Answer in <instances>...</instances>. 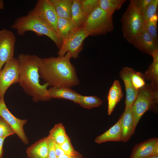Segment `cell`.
Listing matches in <instances>:
<instances>
[{
    "instance_id": "1",
    "label": "cell",
    "mask_w": 158,
    "mask_h": 158,
    "mask_svg": "<svg viewBox=\"0 0 158 158\" xmlns=\"http://www.w3.org/2000/svg\"><path fill=\"white\" fill-rule=\"evenodd\" d=\"M71 54L64 56L38 59L40 77L51 87L72 88L78 85L80 80L76 70L71 62Z\"/></svg>"
},
{
    "instance_id": "2",
    "label": "cell",
    "mask_w": 158,
    "mask_h": 158,
    "mask_svg": "<svg viewBox=\"0 0 158 158\" xmlns=\"http://www.w3.org/2000/svg\"><path fill=\"white\" fill-rule=\"evenodd\" d=\"M39 57L35 55L21 54L18 56L19 83L24 91L32 97L35 102L50 100L47 87L48 85L40 82Z\"/></svg>"
},
{
    "instance_id": "3",
    "label": "cell",
    "mask_w": 158,
    "mask_h": 158,
    "mask_svg": "<svg viewBox=\"0 0 158 158\" xmlns=\"http://www.w3.org/2000/svg\"><path fill=\"white\" fill-rule=\"evenodd\" d=\"M11 28L16 30L17 34L20 36L24 35L29 31L34 32L39 35L46 36L51 39L59 48L62 43L55 30L31 10L26 15L16 18Z\"/></svg>"
},
{
    "instance_id": "4",
    "label": "cell",
    "mask_w": 158,
    "mask_h": 158,
    "mask_svg": "<svg viewBox=\"0 0 158 158\" xmlns=\"http://www.w3.org/2000/svg\"><path fill=\"white\" fill-rule=\"evenodd\" d=\"M158 103V90L153 89L149 84L146 83L139 90L130 107L135 129L141 117L146 111H157Z\"/></svg>"
},
{
    "instance_id": "5",
    "label": "cell",
    "mask_w": 158,
    "mask_h": 158,
    "mask_svg": "<svg viewBox=\"0 0 158 158\" xmlns=\"http://www.w3.org/2000/svg\"><path fill=\"white\" fill-rule=\"evenodd\" d=\"M89 36L105 35L113 31V15L98 6L88 16L81 27Z\"/></svg>"
},
{
    "instance_id": "6",
    "label": "cell",
    "mask_w": 158,
    "mask_h": 158,
    "mask_svg": "<svg viewBox=\"0 0 158 158\" xmlns=\"http://www.w3.org/2000/svg\"><path fill=\"white\" fill-rule=\"evenodd\" d=\"M124 37L131 43L144 28L143 16L133 0H130L128 7L121 19Z\"/></svg>"
},
{
    "instance_id": "7",
    "label": "cell",
    "mask_w": 158,
    "mask_h": 158,
    "mask_svg": "<svg viewBox=\"0 0 158 158\" xmlns=\"http://www.w3.org/2000/svg\"><path fill=\"white\" fill-rule=\"evenodd\" d=\"M88 36L82 27L73 31L62 40L57 52L58 56H63L69 52L72 58H78L83 49V41Z\"/></svg>"
},
{
    "instance_id": "8",
    "label": "cell",
    "mask_w": 158,
    "mask_h": 158,
    "mask_svg": "<svg viewBox=\"0 0 158 158\" xmlns=\"http://www.w3.org/2000/svg\"><path fill=\"white\" fill-rule=\"evenodd\" d=\"M19 79L18 61L14 58L6 63L0 71V97H4L8 88L12 84L18 83Z\"/></svg>"
},
{
    "instance_id": "9",
    "label": "cell",
    "mask_w": 158,
    "mask_h": 158,
    "mask_svg": "<svg viewBox=\"0 0 158 158\" xmlns=\"http://www.w3.org/2000/svg\"><path fill=\"white\" fill-rule=\"evenodd\" d=\"M16 42L11 31L5 29L0 30V71L4 65L14 58Z\"/></svg>"
},
{
    "instance_id": "10",
    "label": "cell",
    "mask_w": 158,
    "mask_h": 158,
    "mask_svg": "<svg viewBox=\"0 0 158 158\" xmlns=\"http://www.w3.org/2000/svg\"><path fill=\"white\" fill-rule=\"evenodd\" d=\"M0 116L10 125L15 134L24 144L28 143V138L23 129V126L27 123V120L20 119L14 116L7 107L4 97H0Z\"/></svg>"
},
{
    "instance_id": "11",
    "label": "cell",
    "mask_w": 158,
    "mask_h": 158,
    "mask_svg": "<svg viewBox=\"0 0 158 158\" xmlns=\"http://www.w3.org/2000/svg\"><path fill=\"white\" fill-rule=\"evenodd\" d=\"M31 10L48 24L56 32L58 17L49 0H38L34 8Z\"/></svg>"
},
{
    "instance_id": "12",
    "label": "cell",
    "mask_w": 158,
    "mask_h": 158,
    "mask_svg": "<svg viewBox=\"0 0 158 158\" xmlns=\"http://www.w3.org/2000/svg\"><path fill=\"white\" fill-rule=\"evenodd\" d=\"M131 44L141 51L151 56L154 50L158 49V44L144 28Z\"/></svg>"
},
{
    "instance_id": "13",
    "label": "cell",
    "mask_w": 158,
    "mask_h": 158,
    "mask_svg": "<svg viewBox=\"0 0 158 158\" xmlns=\"http://www.w3.org/2000/svg\"><path fill=\"white\" fill-rule=\"evenodd\" d=\"M133 69L126 66L122 68L119 76L125 85L126 97L125 104L126 107H131L138 94V91L134 88L131 82V76Z\"/></svg>"
},
{
    "instance_id": "14",
    "label": "cell",
    "mask_w": 158,
    "mask_h": 158,
    "mask_svg": "<svg viewBox=\"0 0 158 158\" xmlns=\"http://www.w3.org/2000/svg\"><path fill=\"white\" fill-rule=\"evenodd\" d=\"M119 120L121 130V141L126 142L129 140L135 130L130 107H125Z\"/></svg>"
},
{
    "instance_id": "15",
    "label": "cell",
    "mask_w": 158,
    "mask_h": 158,
    "mask_svg": "<svg viewBox=\"0 0 158 158\" xmlns=\"http://www.w3.org/2000/svg\"><path fill=\"white\" fill-rule=\"evenodd\" d=\"M157 144L158 138H153L136 145L132 150L130 158H145L152 155Z\"/></svg>"
},
{
    "instance_id": "16",
    "label": "cell",
    "mask_w": 158,
    "mask_h": 158,
    "mask_svg": "<svg viewBox=\"0 0 158 158\" xmlns=\"http://www.w3.org/2000/svg\"><path fill=\"white\" fill-rule=\"evenodd\" d=\"M51 99L58 98L68 100L77 103L78 98L80 94L74 90L66 87H50L48 89Z\"/></svg>"
},
{
    "instance_id": "17",
    "label": "cell",
    "mask_w": 158,
    "mask_h": 158,
    "mask_svg": "<svg viewBox=\"0 0 158 158\" xmlns=\"http://www.w3.org/2000/svg\"><path fill=\"white\" fill-rule=\"evenodd\" d=\"M26 152L28 158H48L47 136L32 144Z\"/></svg>"
},
{
    "instance_id": "18",
    "label": "cell",
    "mask_w": 158,
    "mask_h": 158,
    "mask_svg": "<svg viewBox=\"0 0 158 158\" xmlns=\"http://www.w3.org/2000/svg\"><path fill=\"white\" fill-rule=\"evenodd\" d=\"M123 96V93L120 83L118 80H115L109 90L107 95L108 115L111 114L116 106Z\"/></svg>"
},
{
    "instance_id": "19",
    "label": "cell",
    "mask_w": 158,
    "mask_h": 158,
    "mask_svg": "<svg viewBox=\"0 0 158 158\" xmlns=\"http://www.w3.org/2000/svg\"><path fill=\"white\" fill-rule=\"evenodd\" d=\"M121 130L119 121L102 135L97 136L95 142L100 144L108 141H121Z\"/></svg>"
},
{
    "instance_id": "20",
    "label": "cell",
    "mask_w": 158,
    "mask_h": 158,
    "mask_svg": "<svg viewBox=\"0 0 158 158\" xmlns=\"http://www.w3.org/2000/svg\"><path fill=\"white\" fill-rule=\"evenodd\" d=\"M59 18L71 20L73 0H49Z\"/></svg>"
},
{
    "instance_id": "21",
    "label": "cell",
    "mask_w": 158,
    "mask_h": 158,
    "mask_svg": "<svg viewBox=\"0 0 158 158\" xmlns=\"http://www.w3.org/2000/svg\"><path fill=\"white\" fill-rule=\"evenodd\" d=\"M71 14V21L77 28H81L87 17L82 9L80 0H73Z\"/></svg>"
},
{
    "instance_id": "22",
    "label": "cell",
    "mask_w": 158,
    "mask_h": 158,
    "mask_svg": "<svg viewBox=\"0 0 158 158\" xmlns=\"http://www.w3.org/2000/svg\"><path fill=\"white\" fill-rule=\"evenodd\" d=\"M78 28L71 20L58 17L56 33L62 41L73 31Z\"/></svg>"
},
{
    "instance_id": "23",
    "label": "cell",
    "mask_w": 158,
    "mask_h": 158,
    "mask_svg": "<svg viewBox=\"0 0 158 158\" xmlns=\"http://www.w3.org/2000/svg\"><path fill=\"white\" fill-rule=\"evenodd\" d=\"M48 137L55 143L59 145L63 143L68 137L61 123L56 124L50 130Z\"/></svg>"
},
{
    "instance_id": "24",
    "label": "cell",
    "mask_w": 158,
    "mask_h": 158,
    "mask_svg": "<svg viewBox=\"0 0 158 158\" xmlns=\"http://www.w3.org/2000/svg\"><path fill=\"white\" fill-rule=\"evenodd\" d=\"M143 75L145 80L150 82L152 87L158 90V62L153 61Z\"/></svg>"
},
{
    "instance_id": "25",
    "label": "cell",
    "mask_w": 158,
    "mask_h": 158,
    "mask_svg": "<svg viewBox=\"0 0 158 158\" xmlns=\"http://www.w3.org/2000/svg\"><path fill=\"white\" fill-rule=\"evenodd\" d=\"M126 1V0H99L98 6L108 13L113 15Z\"/></svg>"
},
{
    "instance_id": "26",
    "label": "cell",
    "mask_w": 158,
    "mask_h": 158,
    "mask_svg": "<svg viewBox=\"0 0 158 158\" xmlns=\"http://www.w3.org/2000/svg\"><path fill=\"white\" fill-rule=\"evenodd\" d=\"M102 103V99L96 96H86L79 94L78 98L77 104L88 109L99 107Z\"/></svg>"
},
{
    "instance_id": "27",
    "label": "cell",
    "mask_w": 158,
    "mask_h": 158,
    "mask_svg": "<svg viewBox=\"0 0 158 158\" xmlns=\"http://www.w3.org/2000/svg\"><path fill=\"white\" fill-rule=\"evenodd\" d=\"M158 14H157L149 20L144 22V28L151 35L156 43L158 44L157 33Z\"/></svg>"
},
{
    "instance_id": "28",
    "label": "cell",
    "mask_w": 158,
    "mask_h": 158,
    "mask_svg": "<svg viewBox=\"0 0 158 158\" xmlns=\"http://www.w3.org/2000/svg\"><path fill=\"white\" fill-rule=\"evenodd\" d=\"M131 80L134 88L138 91L146 84L143 74L140 72L136 71L134 69L131 73Z\"/></svg>"
},
{
    "instance_id": "29",
    "label": "cell",
    "mask_w": 158,
    "mask_h": 158,
    "mask_svg": "<svg viewBox=\"0 0 158 158\" xmlns=\"http://www.w3.org/2000/svg\"><path fill=\"white\" fill-rule=\"evenodd\" d=\"M158 6V0H152L142 14L144 21L148 20L157 14Z\"/></svg>"
},
{
    "instance_id": "30",
    "label": "cell",
    "mask_w": 158,
    "mask_h": 158,
    "mask_svg": "<svg viewBox=\"0 0 158 158\" xmlns=\"http://www.w3.org/2000/svg\"><path fill=\"white\" fill-rule=\"evenodd\" d=\"M15 134L10 125L0 116V138H6Z\"/></svg>"
},
{
    "instance_id": "31",
    "label": "cell",
    "mask_w": 158,
    "mask_h": 158,
    "mask_svg": "<svg viewBox=\"0 0 158 158\" xmlns=\"http://www.w3.org/2000/svg\"><path fill=\"white\" fill-rule=\"evenodd\" d=\"M99 0H80L82 9L87 18L98 6Z\"/></svg>"
},
{
    "instance_id": "32",
    "label": "cell",
    "mask_w": 158,
    "mask_h": 158,
    "mask_svg": "<svg viewBox=\"0 0 158 158\" xmlns=\"http://www.w3.org/2000/svg\"><path fill=\"white\" fill-rule=\"evenodd\" d=\"M60 145L66 154L69 155H75L79 153L74 149L69 137L66 139L63 143Z\"/></svg>"
},
{
    "instance_id": "33",
    "label": "cell",
    "mask_w": 158,
    "mask_h": 158,
    "mask_svg": "<svg viewBox=\"0 0 158 158\" xmlns=\"http://www.w3.org/2000/svg\"><path fill=\"white\" fill-rule=\"evenodd\" d=\"M133 1L137 8L142 15L145 9L152 0H133Z\"/></svg>"
},
{
    "instance_id": "34",
    "label": "cell",
    "mask_w": 158,
    "mask_h": 158,
    "mask_svg": "<svg viewBox=\"0 0 158 158\" xmlns=\"http://www.w3.org/2000/svg\"><path fill=\"white\" fill-rule=\"evenodd\" d=\"M48 158H57L54 142L48 136Z\"/></svg>"
},
{
    "instance_id": "35",
    "label": "cell",
    "mask_w": 158,
    "mask_h": 158,
    "mask_svg": "<svg viewBox=\"0 0 158 158\" xmlns=\"http://www.w3.org/2000/svg\"><path fill=\"white\" fill-rule=\"evenodd\" d=\"M54 143L55 152L57 157L65 154L61 148L60 145L55 143Z\"/></svg>"
},
{
    "instance_id": "36",
    "label": "cell",
    "mask_w": 158,
    "mask_h": 158,
    "mask_svg": "<svg viewBox=\"0 0 158 158\" xmlns=\"http://www.w3.org/2000/svg\"><path fill=\"white\" fill-rule=\"evenodd\" d=\"M57 158H83L82 155L79 153L75 155H69L65 154Z\"/></svg>"
},
{
    "instance_id": "37",
    "label": "cell",
    "mask_w": 158,
    "mask_h": 158,
    "mask_svg": "<svg viewBox=\"0 0 158 158\" xmlns=\"http://www.w3.org/2000/svg\"><path fill=\"white\" fill-rule=\"evenodd\" d=\"M5 138H0V158H2L3 153V145Z\"/></svg>"
},
{
    "instance_id": "38",
    "label": "cell",
    "mask_w": 158,
    "mask_h": 158,
    "mask_svg": "<svg viewBox=\"0 0 158 158\" xmlns=\"http://www.w3.org/2000/svg\"><path fill=\"white\" fill-rule=\"evenodd\" d=\"M151 56L153 57V61L158 62V49L154 50Z\"/></svg>"
},
{
    "instance_id": "39",
    "label": "cell",
    "mask_w": 158,
    "mask_h": 158,
    "mask_svg": "<svg viewBox=\"0 0 158 158\" xmlns=\"http://www.w3.org/2000/svg\"><path fill=\"white\" fill-rule=\"evenodd\" d=\"M4 3L2 0H0V9H3L4 8Z\"/></svg>"
},
{
    "instance_id": "40",
    "label": "cell",
    "mask_w": 158,
    "mask_h": 158,
    "mask_svg": "<svg viewBox=\"0 0 158 158\" xmlns=\"http://www.w3.org/2000/svg\"><path fill=\"white\" fill-rule=\"evenodd\" d=\"M145 158H158V155H151Z\"/></svg>"
}]
</instances>
